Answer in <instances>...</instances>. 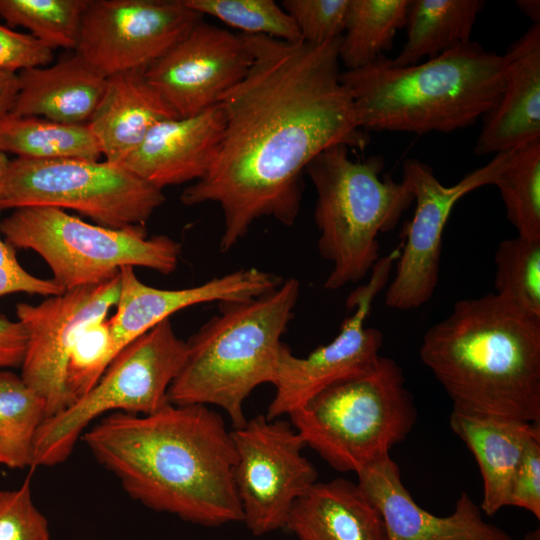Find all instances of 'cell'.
Returning <instances> with one entry per match:
<instances>
[{
	"label": "cell",
	"instance_id": "60d3db41",
	"mask_svg": "<svg viewBox=\"0 0 540 540\" xmlns=\"http://www.w3.org/2000/svg\"><path fill=\"white\" fill-rule=\"evenodd\" d=\"M517 7L523 12L533 24L540 23V1L539 0H517Z\"/></svg>",
	"mask_w": 540,
	"mask_h": 540
},
{
	"label": "cell",
	"instance_id": "cb8c5ba5",
	"mask_svg": "<svg viewBox=\"0 0 540 540\" xmlns=\"http://www.w3.org/2000/svg\"><path fill=\"white\" fill-rule=\"evenodd\" d=\"M285 529L299 540H387L383 518L357 483H314L290 509Z\"/></svg>",
	"mask_w": 540,
	"mask_h": 540
},
{
	"label": "cell",
	"instance_id": "1f68e13d",
	"mask_svg": "<svg viewBox=\"0 0 540 540\" xmlns=\"http://www.w3.org/2000/svg\"><path fill=\"white\" fill-rule=\"evenodd\" d=\"M194 11L219 19L247 35H262L285 42L302 40L282 6L273 0H184Z\"/></svg>",
	"mask_w": 540,
	"mask_h": 540
},
{
	"label": "cell",
	"instance_id": "2e32d148",
	"mask_svg": "<svg viewBox=\"0 0 540 540\" xmlns=\"http://www.w3.org/2000/svg\"><path fill=\"white\" fill-rule=\"evenodd\" d=\"M252 61L242 34L201 20L144 76L178 117H189L219 103Z\"/></svg>",
	"mask_w": 540,
	"mask_h": 540
},
{
	"label": "cell",
	"instance_id": "e0dca14e",
	"mask_svg": "<svg viewBox=\"0 0 540 540\" xmlns=\"http://www.w3.org/2000/svg\"><path fill=\"white\" fill-rule=\"evenodd\" d=\"M120 293L108 320L112 360L132 341L185 308L208 302L244 300L267 293L282 279L258 268H243L182 289H159L138 279L134 267L119 270Z\"/></svg>",
	"mask_w": 540,
	"mask_h": 540
},
{
	"label": "cell",
	"instance_id": "5bb4252c",
	"mask_svg": "<svg viewBox=\"0 0 540 540\" xmlns=\"http://www.w3.org/2000/svg\"><path fill=\"white\" fill-rule=\"evenodd\" d=\"M202 18L184 0H89L74 53L106 77L145 70Z\"/></svg>",
	"mask_w": 540,
	"mask_h": 540
},
{
	"label": "cell",
	"instance_id": "b9f144b4",
	"mask_svg": "<svg viewBox=\"0 0 540 540\" xmlns=\"http://www.w3.org/2000/svg\"><path fill=\"white\" fill-rule=\"evenodd\" d=\"M9 161L10 160L8 159L6 154L0 151V192L2 189V185H3V181H4V177L7 171Z\"/></svg>",
	"mask_w": 540,
	"mask_h": 540
},
{
	"label": "cell",
	"instance_id": "7c38bea8",
	"mask_svg": "<svg viewBox=\"0 0 540 540\" xmlns=\"http://www.w3.org/2000/svg\"><path fill=\"white\" fill-rule=\"evenodd\" d=\"M515 150L494 155L452 186L443 185L426 163L415 158L404 161L402 180L409 185L416 208L406 228V242L399 253L395 276L386 292L387 306L410 310L433 296L439 280L442 234L453 207L467 193L494 185Z\"/></svg>",
	"mask_w": 540,
	"mask_h": 540
},
{
	"label": "cell",
	"instance_id": "484cf974",
	"mask_svg": "<svg viewBox=\"0 0 540 540\" xmlns=\"http://www.w3.org/2000/svg\"><path fill=\"white\" fill-rule=\"evenodd\" d=\"M0 151L32 160H100L88 124H66L36 116L8 114L0 121Z\"/></svg>",
	"mask_w": 540,
	"mask_h": 540
},
{
	"label": "cell",
	"instance_id": "d4e9b609",
	"mask_svg": "<svg viewBox=\"0 0 540 540\" xmlns=\"http://www.w3.org/2000/svg\"><path fill=\"white\" fill-rule=\"evenodd\" d=\"M484 5L482 0H409L406 41L391 64L412 66L471 42Z\"/></svg>",
	"mask_w": 540,
	"mask_h": 540
},
{
	"label": "cell",
	"instance_id": "9c48e42d",
	"mask_svg": "<svg viewBox=\"0 0 540 540\" xmlns=\"http://www.w3.org/2000/svg\"><path fill=\"white\" fill-rule=\"evenodd\" d=\"M186 356L187 343L170 319L132 341L84 396L44 420L34 441L33 468L65 462L86 428L103 415H148L169 404L168 389Z\"/></svg>",
	"mask_w": 540,
	"mask_h": 540
},
{
	"label": "cell",
	"instance_id": "603a6c76",
	"mask_svg": "<svg viewBox=\"0 0 540 540\" xmlns=\"http://www.w3.org/2000/svg\"><path fill=\"white\" fill-rule=\"evenodd\" d=\"M107 77L75 53L54 64L18 72V92L9 114L66 124H88Z\"/></svg>",
	"mask_w": 540,
	"mask_h": 540
},
{
	"label": "cell",
	"instance_id": "d590c367",
	"mask_svg": "<svg viewBox=\"0 0 540 540\" xmlns=\"http://www.w3.org/2000/svg\"><path fill=\"white\" fill-rule=\"evenodd\" d=\"M54 60V52L30 34L20 33L0 23V71L18 73L45 66Z\"/></svg>",
	"mask_w": 540,
	"mask_h": 540
},
{
	"label": "cell",
	"instance_id": "8d00e7d4",
	"mask_svg": "<svg viewBox=\"0 0 540 540\" xmlns=\"http://www.w3.org/2000/svg\"><path fill=\"white\" fill-rule=\"evenodd\" d=\"M508 506L526 509L540 519V434L528 443L512 479Z\"/></svg>",
	"mask_w": 540,
	"mask_h": 540
},
{
	"label": "cell",
	"instance_id": "5b68a950",
	"mask_svg": "<svg viewBox=\"0 0 540 540\" xmlns=\"http://www.w3.org/2000/svg\"><path fill=\"white\" fill-rule=\"evenodd\" d=\"M299 293L292 277L262 295L219 302L218 314L186 341V360L168 389L169 403L217 406L233 429L243 426L244 401L259 385L275 381L281 337Z\"/></svg>",
	"mask_w": 540,
	"mask_h": 540
},
{
	"label": "cell",
	"instance_id": "7bdbcfd3",
	"mask_svg": "<svg viewBox=\"0 0 540 540\" xmlns=\"http://www.w3.org/2000/svg\"><path fill=\"white\" fill-rule=\"evenodd\" d=\"M525 540H539V530L527 534Z\"/></svg>",
	"mask_w": 540,
	"mask_h": 540
},
{
	"label": "cell",
	"instance_id": "f35d334b",
	"mask_svg": "<svg viewBox=\"0 0 540 540\" xmlns=\"http://www.w3.org/2000/svg\"><path fill=\"white\" fill-rule=\"evenodd\" d=\"M27 336L23 325L0 315V370L21 367Z\"/></svg>",
	"mask_w": 540,
	"mask_h": 540
},
{
	"label": "cell",
	"instance_id": "7a4b0ae2",
	"mask_svg": "<svg viewBox=\"0 0 540 540\" xmlns=\"http://www.w3.org/2000/svg\"><path fill=\"white\" fill-rule=\"evenodd\" d=\"M82 438L143 506L205 527L243 521L231 431L209 406L169 403L148 415L110 413Z\"/></svg>",
	"mask_w": 540,
	"mask_h": 540
},
{
	"label": "cell",
	"instance_id": "d6a6232c",
	"mask_svg": "<svg viewBox=\"0 0 540 540\" xmlns=\"http://www.w3.org/2000/svg\"><path fill=\"white\" fill-rule=\"evenodd\" d=\"M111 361L108 320H97L84 328L68 358L66 388L72 404L97 383Z\"/></svg>",
	"mask_w": 540,
	"mask_h": 540
},
{
	"label": "cell",
	"instance_id": "d6986e66",
	"mask_svg": "<svg viewBox=\"0 0 540 540\" xmlns=\"http://www.w3.org/2000/svg\"><path fill=\"white\" fill-rule=\"evenodd\" d=\"M220 103L157 123L122 165L154 187L198 181L213 164L224 131Z\"/></svg>",
	"mask_w": 540,
	"mask_h": 540
},
{
	"label": "cell",
	"instance_id": "836d02e7",
	"mask_svg": "<svg viewBox=\"0 0 540 540\" xmlns=\"http://www.w3.org/2000/svg\"><path fill=\"white\" fill-rule=\"evenodd\" d=\"M350 0H284L301 39L319 45L342 36Z\"/></svg>",
	"mask_w": 540,
	"mask_h": 540
},
{
	"label": "cell",
	"instance_id": "ac0fdd59",
	"mask_svg": "<svg viewBox=\"0 0 540 540\" xmlns=\"http://www.w3.org/2000/svg\"><path fill=\"white\" fill-rule=\"evenodd\" d=\"M356 474L357 484L383 518L387 540H512L505 530L484 521L479 506L466 492L448 516L439 517L421 508L390 455Z\"/></svg>",
	"mask_w": 540,
	"mask_h": 540
},
{
	"label": "cell",
	"instance_id": "3957f363",
	"mask_svg": "<svg viewBox=\"0 0 540 540\" xmlns=\"http://www.w3.org/2000/svg\"><path fill=\"white\" fill-rule=\"evenodd\" d=\"M420 358L453 408L540 423V317L495 293L457 301Z\"/></svg>",
	"mask_w": 540,
	"mask_h": 540
},
{
	"label": "cell",
	"instance_id": "6da1fadb",
	"mask_svg": "<svg viewBox=\"0 0 540 540\" xmlns=\"http://www.w3.org/2000/svg\"><path fill=\"white\" fill-rule=\"evenodd\" d=\"M242 35L253 61L219 100L225 122L218 154L180 196L187 206L221 207L222 252L261 217L293 225L311 160L334 145L364 149L370 141L341 81V37L311 45Z\"/></svg>",
	"mask_w": 540,
	"mask_h": 540
},
{
	"label": "cell",
	"instance_id": "e575fe53",
	"mask_svg": "<svg viewBox=\"0 0 540 540\" xmlns=\"http://www.w3.org/2000/svg\"><path fill=\"white\" fill-rule=\"evenodd\" d=\"M31 474L19 488L0 490V540H51L48 520L32 499Z\"/></svg>",
	"mask_w": 540,
	"mask_h": 540
},
{
	"label": "cell",
	"instance_id": "ba28073f",
	"mask_svg": "<svg viewBox=\"0 0 540 540\" xmlns=\"http://www.w3.org/2000/svg\"><path fill=\"white\" fill-rule=\"evenodd\" d=\"M0 233L14 248L40 255L65 291L105 281L124 266L170 274L181 255L179 242L148 236L143 225L103 227L54 207L15 209L0 222Z\"/></svg>",
	"mask_w": 540,
	"mask_h": 540
},
{
	"label": "cell",
	"instance_id": "74e56055",
	"mask_svg": "<svg viewBox=\"0 0 540 540\" xmlns=\"http://www.w3.org/2000/svg\"><path fill=\"white\" fill-rule=\"evenodd\" d=\"M64 291L53 279H43L26 271L16 257V248L0 236V297L20 292L49 297Z\"/></svg>",
	"mask_w": 540,
	"mask_h": 540
},
{
	"label": "cell",
	"instance_id": "83f0119b",
	"mask_svg": "<svg viewBox=\"0 0 540 540\" xmlns=\"http://www.w3.org/2000/svg\"><path fill=\"white\" fill-rule=\"evenodd\" d=\"M46 418L45 399L21 376L0 370V465L33 469L35 437Z\"/></svg>",
	"mask_w": 540,
	"mask_h": 540
},
{
	"label": "cell",
	"instance_id": "44dd1931",
	"mask_svg": "<svg viewBox=\"0 0 540 540\" xmlns=\"http://www.w3.org/2000/svg\"><path fill=\"white\" fill-rule=\"evenodd\" d=\"M177 117L144 70H136L107 77L88 126L105 161L123 164L157 123Z\"/></svg>",
	"mask_w": 540,
	"mask_h": 540
},
{
	"label": "cell",
	"instance_id": "f1b7e54d",
	"mask_svg": "<svg viewBox=\"0 0 540 540\" xmlns=\"http://www.w3.org/2000/svg\"><path fill=\"white\" fill-rule=\"evenodd\" d=\"M89 0H0L8 27H24L51 48L75 50Z\"/></svg>",
	"mask_w": 540,
	"mask_h": 540
},
{
	"label": "cell",
	"instance_id": "ab89813d",
	"mask_svg": "<svg viewBox=\"0 0 540 540\" xmlns=\"http://www.w3.org/2000/svg\"><path fill=\"white\" fill-rule=\"evenodd\" d=\"M18 92V73L0 71V121L11 111Z\"/></svg>",
	"mask_w": 540,
	"mask_h": 540
},
{
	"label": "cell",
	"instance_id": "4dcf8cb0",
	"mask_svg": "<svg viewBox=\"0 0 540 540\" xmlns=\"http://www.w3.org/2000/svg\"><path fill=\"white\" fill-rule=\"evenodd\" d=\"M494 261L495 294L540 317V239H506L499 244Z\"/></svg>",
	"mask_w": 540,
	"mask_h": 540
},
{
	"label": "cell",
	"instance_id": "9a60e30c",
	"mask_svg": "<svg viewBox=\"0 0 540 540\" xmlns=\"http://www.w3.org/2000/svg\"><path fill=\"white\" fill-rule=\"evenodd\" d=\"M120 274L105 281L66 290L32 305L18 303L16 314L27 341L21 364L24 382L46 401L47 418L72 404L66 388L68 358L89 324L106 319L116 306Z\"/></svg>",
	"mask_w": 540,
	"mask_h": 540
},
{
	"label": "cell",
	"instance_id": "277c9868",
	"mask_svg": "<svg viewBox=\"0 0 540 540\" xmlns=\"http://www.w3.org/2000/svg\"><path fill=\"white\" fill-rule=\"evenodd\" d=\"M503 55L471 41L435 58L396 67L382 55L342 71L366 132L450 133L474 125L503 88Z\"/></svg>",
	"mask_w": 540,
	"mask_h": 540
},
{
	"label": "cell",
	"instance_id": "30bf717a",
	"mask_svg": "<svg viewBox=\"0 0 540 540\" xmlns=\"http://www.w3.org/2000/svg\"><path fill=\"white\" fill-rule=\"evenodd\" d=\"M164 201L162 190L105 160L16 157L9 161L0 192V210L70 209L113 229L145 226Z\"/></svg>",
	"mask_w": 540,
	"mask_h": 540
},
{
	"label": "cell",
	"instance_id": "4316f807",
	"mask_svg": "<svg viewBox=\"0 0 540 540\" xmlns=\"http://www.w3.org/2000/svg\"><path fill=\"white\" fill-rule=\"evenodd\" d=\"M409 0H350L339 60L347 71L374 62L393 47L405 27Z\"/></svg>",
	"mask_w": 540,
	"mask_h": 540
},
{
	"label": "cell",
	"instance_id": "4fadbf2b",
	"mask_svg": "<svg viewBox=\"0 0 540 540\" xmlns=\"http://www.w3.org/2000/svg\"><path fill=\"white\" fill-rule=\"evenodd\" d=\"M397 250L379 259L372 268L369 282L356 288L347 299L353 310L341 324L337 336L306 357L295 356L283 344L273 383L275 395L266 417L277 419L290 415L325 389L369 371L377 362L383 334L365 327L375 296L385 287Z\"/></svg>",
	"mask_w": 540,
	"mask_h": 540
},
{
	"label": "cell",
	"instance_id": "8992f818",
	"mask_svg": "<svg viewBox=\"0 0 540 540\" xmlns=\"http://www.w3.org/2000/svg\"><path fill=\"white\" fill-rule=\"evenodd\" d=\"M382 156L353 161L345 145L331 146L307 165L317 200L320 255L332 263L324 288L362 280L379 260V233L393 229L414 201L409 185L381 175Z\"/></svg>",
	"mask_w": 540,
	"mask_h": 540
},
{
	"label": "cell",
	"instance_id": "52a82bcc",
	"mask_svg": "<svg viewBox=\"0 0 540 540\" xmlns=\"http://www.w3.org/2000/svg\"><path fill=\"white\" fill-rule=\"evenodd\" d=\"M289 417L305 445L332 468L357 473L388 456L418 412L401 367L380 355L369 371L325 389Z\"/></svg>",
	"mask_w": 540,
	"mask_h": 540
},
{
	"label": "cell",
	"instance_id": "ffe728a7",
	"mask_svg": "<svg viewBox=\"0 0 540 540\" xmlns=\"http://www.w3.org/2000/svg\"><path fill=\"white\" fill-rule=\"evenodd\" d=\"M503 88L482 117L474 153L499 154L540 139V23L532 26L506 53Z\"/></svg>",
	"mask_w": 540,
	"mask_h": 540
},
{
	"label": "cell",
	"instance_id": "8fae6325",
	"mask_svg": "<svg viewBox=\"0 0 540 540\" xmlns=\"http://www.w3.org/2000/svg\"><path fill=\"white\" fill-rule=\"evenodd\" d=\"M231 435L242 522L255 536L284 528L295 501L317 482V470L302 454L303 439L290 422L266 415L247 420Z\"/></svg>",
	"mask_w": 540,
	"mask_h": 540
},
{
	"label": "cell",
	"instance_id": "f546056e",
	"mask_svg": "<svg viewBox=\"0 0 540 540\" xmlns=\"http://www.w3.org/2000/svg\"><path fill=\"white\" fill-rule=\"evenodd\" d=\"M494 185L518 236L540 239V139L517 148Z\"/></svg>",
	"mask_w": 540,
	"mask_h": 540
},
{
	"label": "cell",
	"instance_id": "7402d4cb",
	"mask_svg": "<svg viewBox=\"0 0 540 540\" xmlns=\"http://www.w3.org/2000/svg\"><path fill=\"white\" fill-rule=\"evenodd\" d=\"M449 424L477 461L483 479L479 508L493 516L508 506L513 476L540 423L453 408Z\"/></svg>",
	"mask_w": 540,
	"mask_h": 540
}]
</instances>
